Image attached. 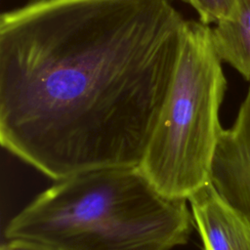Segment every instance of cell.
Returning <instances> with one entry per match:
<instances>
[{
  "label": "cell",
  "instance_id": "obj_1",
  "mask_svg": "<svg viewBox=\"0 0 250 250\" xmlns=\"http://www.w3.org/2000/svg\"><path fill=\"white\" fill-rule=\"evenodd\" d=\"M185 21L168 0H30L2 13V146L55 181L140 166Z\"/></svg>",
  "mask_w": 250,
  "mask_h": 250
},
{
  "label": "cell",
  "instance_id": "obj_2",
  "mask_svg": "<svg viewBox=\"0 0 250 250\" xmlns=\"http://www.w3.org/2000/svg\"><path fill=\"white\" fill-rule=\"evenodd\" d=\"M188 202L161 193L139 166L94 169L56 181L4 233L53 250H172L194 227Z\"/></svg>",
  "mask_w": 250,
  "mask_h": 250
},
{
  "label": "cell",
  "instance_id": "obj_3",
  "mask_svg": "<svg viewBox=\"0 0 250 250\" xmlns=\"http://www.w3.org/2000/svg\"><path fill=\"white\" fill-rule=\"evenodd\" d=\"M226 89L212 28L186 20L171 87L139 166L164 195L188 200L209 183Z\"/></svg>",
  "mask_w": 250,
  "mask_h": 250
},
{
  "label": "cell",
  "instance_id": "obj_4",
  "mask_svg": "<svg viewBox=\"0 0 250 250\" xmlns=\"http://www.w3.org/2000/svg\"><path fill=\"white\" fill-rule=\"evenodd\" d=\"M209 182L250 223V87L233 125L223 129L219 136Z\"/></svg>",
  "mask_w": 250,
  "mask_h": 250
},
{
  "label": "cell",
  "instance_id": "obj_5",
  "mask_svg": "<svg viewBox=\"0 0 250 250\" xmlns=\"http://www.w3.org/2000/svg\"><path fill=\"white\" fill-rule=\"evenodd\" d=\"M188 201L203 250H250V223L220 196L210 182Z\"/></svg>",
  "mask_w": 250,
  "mask_h": 250
},
{
  "label": "cell",
  "instance_id": "obj_6",
  "mask_svg": "<svg viewBox=\"0 0 250 250\" xmlns=\"http://www.w3.org/2000/svg\"><path fill=\"white\" fill-rule=\"evenodd\" d=\"M212 38L220 59L250 81V0H234L230 16L212 28Z\"/></svg>",
  "mask_w": 250,
  "mask_h": 250
},
{
  "label": "cell",
  "instance_id": "obj_7",
  "mask_svg": "<svg viewBox=\"0 0 250 250\" xmlns=\"http://www.w3.org/2000/svg\"><path fill=\"white\" fill-rule=\"evenodd\" d=\"M187 3L197 12L199 21L208 25L229 18L234 7V0H188Z\"/></svg>",
  "mask_w": 250,
  "mask_h": 250
},
{
  "label": "cell",
  "instance_id": "obj_8",
  "mask_svg": "<svg viewBox=\"0 0 250 250\" xmlns=\"http://www.w3.org/2000/svg\"><path fill=\"white\" fill-rule=\"evenodd\" d=\"M0 250H53L35 243L18 241V240H7L6 243L2 244Z\"/></svg>",
  "mask_w": 250,
  "mask_h": 250
},
{
  "label": "cell",
  "instance_id": "obj_9",
  "mask_svg": "<svg viewBox=\"0 0 250 250\" xmlns=\"http://www.w3.org/2000/svg\"><path fill=\"white\" fill-rule=\"evenodd\" d=\"M183 1H185V2H188V0H183Z\"/></svg>",
  "mask_w": 250,
  "mask_h": 250
}]
</instances>
